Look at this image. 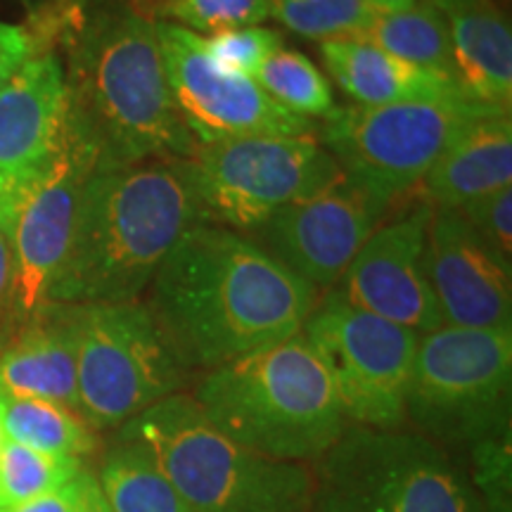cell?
I'll use <instances>...</instances> for the list:
<instances>
[{"label":"cell","instance_id":"6da1fadb","mask_svg":"<svg viewBox=\"0 0 512 512\" xmlns=\"http://www.w3.org/2000/svg\"><path fill=\"white\" fill-rule=\"evenodd\" d=\"M318 290L245 233L195 223L145 290L178 361L204 375L299 335Z\"/></svg>","mask_w":512,"mask_h":512},{"label":"cell","instance_id":"7a4b0ae2","mask_svg":"<svg viewBox=\"0 0 512 512\" xmlns=\"http://www.w3.org/2000/svg\"><path fill=\"white\" fill-rule=\"evenodd\" d=\"M155 22L124 0H64L69 126L95 171L188 162L200 145L171 95Z\"/></svg>","mask_w":512,"mask_h":512},{"label":"cell","instance_id":"3957f363","mask_svg":"<svg viewBox=\"0 0 512 512\" xmlns=\"http://www.w3.org/2000/svg\"><path fill=\"white\" fill-rule=\"evenodd\" d=\"M195 223L202 216L185 162L93 171L48 302H138L176 240Z\"/></svg>","mask_w":512,"mask_h":512},{"label":"cell","instance_id":"277c9868","mask_svg":"<svg viewBox=\"0 0 512 512\" xmlns=\"http://www.w3.org/2000/svg\"><path fill=\"white\" fill-rule=\"evenodd\" d=\"M192 399L235 444L283 463L313 465L349 427L302 332L204 373Z\"/></svg>","mask_w":512,"mask_h":512},{"label":"cell","instance_id":"5b68a950","mask_svg":"<svg viewBox=\"0 0 512 512\" xmlns=\"http://www.w3.org/2000/svg\"><path fill=\"white\" fill-rule=\"evenodd\" d=\"M114 437L145 446L195 512H311V465L235 444L188 392L155 403Z\"/></svg>","mask_w":512,"mask_h":512},{"label":"cell","instance_id":"8992f818","mask_svg":"<svg viewBox=\"0 0 512 512\" xmlns=\"http://www.w3.org/2000/svg\"><path fill=\"white\" fill-rule=\"evenodd\" d=\"M465 460L415 430L347 432L311 465V512H482Z\"/></svg>","mask_w":512,"mask_h":512},{"label":"cell","instance_id":"52a82bcc","mask_svg":"<svg viewBox=\"0 0 512 512\" xmlns=\"http://www.w3.org/2000/svg\"><path fill=\"white\" fill-rule=\"evenodd\" d=\"M512 332L441 325L420 335L406 392V425L467 458L510 441Z\"/></svg>","mask_w":512,"mask_h":512},{"label":"cell","instance_id":"ba28073f","mask_svg":"<svg viewBox=\"0 0 512 512\" xmlns=\"http://www.w3.org/2000/svg\"><path fill=\"white\" fill-rule=\"evenodd\" d=\"M484 112L489 107L467 95L382 107H335L316 128V138L351 185L392 211L403 197L422 190V181L446 147Z\"/></svg>","mask_w":512,"mask_h":512},{"label":"cell","instance_id":"9c48e42d","mask_svg":"<svg viewBox=\"0 0 512 512\" xmlns=\"http://www.w3.org/2000/svg\"><path fill=\"white\" fill-rule=\"evenodd\" d=\"M79 413L95 432H117L155 403L185 392L188 368L143 299L74 304Z\"/></svg>","mask_w":512,"mask_h":512},{"label":"cell","instance_id":"30bf717a","mask_svg":"<svg viewBox=\"0 0 512 512\" xmlns=\"http://www.w3.org/2000/svg\"><path fill=\"white\" fill-rule=\"evenodd\" d=\"M185 174L202 223L252 233L268 216L344 181L316 136L200 143Z\"/></svg>","mask_w":512,"mask_h":512},{"label":"cell","instance_id":"8fae6325","mask_svg":"<svg viewBox=\"0 0 512 512\" xmlns=\"http://www.w3.org/2000/svg\"><path fill=\"white\" fill-rule=\"evenodd\" d=\"M302 335L328 370L349 425L406 427V392L420 335L349 304L335 287L318 294Z\"/></svg>","mask_w":512,"mask_h":512},{"label":"cell","instance_id":"7c38bea8","mask_svg":"<svg viewBox=\"0 0 512 512\" xmlns=\"http://www.w3.org/2000/svg\"><path fill=\"white\" fill-rule=\"evenodd\" d=\"M93 171L91 147L76 136L67 117V138L60 155L46 174L22 192L5 221L12 283L3 339L48 304L50 287L72 242L81 190Z\"/></svg>","mask_w":512,"mask_h":512},{"label":"cell","instance_id":"4fadbf2b","mask_svg":"<svg viewBox=\"0 0 512 512\" xmlns=\"http://www.w3.org/2000/svg\"><path fill=\"white\" fill-rule=\"evenodd\" d=\"M166 79L197 143L261 136H316V121L287 112L247 76L226 72L204 46V36L174 22H155Z\"/></svg>","mask_w":512,"mask_h":512},{"label":"cell","instance_id":"5bb4252c","mask_svg":"<svg viewBox=\"0 0 512 512\" xmlns=\"http://www.w3.org/2000/svg\"><path fill=\"white\" fill-rule=\"evenodd\" d=\"M434 204L422 195L401 204L399 214L384 219L358 249L335 290L358 309L413 330H439L437 299L427 280V230Z\"/></svg>","mask_w":512,"mask_h":512},{"label":"cell","instance_id":"9a60e30c","mask_svg":"<svg viewBox=\"0 0 512 512\" xmlns=\"http://www.w3.org/2000/svg\"><path fill=\"white\" fill-rule=\"evenodd\" d=\"M387 216L389 209L344 178L316 197L275 211L249 233V240L320 292L342 280L358 249Z\"/></svg>","mask_w":512,"mask_h":512},{"label":"cell","instance_id":"2e32d148","mask_svg":"<svg viewBox=\"0 0 512 512\" xmlns=\"http://www.w3.org/2000/svg\"><path fill=\"white\" fill-rule=\"evenodd\" d=\"M69 93L57 53L38 55L0 88V228L22 192L60 155Z\"/></svg>","mask_w":512,"mask_h":512},{"label":"cell","instance_id":"e0dca14e","mask_svg":"<svg viewBox=\"0 0 512 512\" xmlns=\"http://www.w3.org/2000/svg\"><path fill=\"white\" fill-rule=\"evenodd\" d=\"M425 261L444 325L512 332V271L484 247L458 209L434 207Z\"/></svg>","mask_w":512,"mask_h":512},{"label":"cell","instance_id":"ac0fdd59","mask_svg":"<svg viewBox=\"0 0 512 512\" xmlns=\"http://www.w3.org/2000/svg\"><path fill=\"white\" fill-rule=\"evenodd\" d=\"M0 394L79 413L74 304L48 302L0 344Z\"/></svg>","mask_w":512,"mask_h":512},{"label":"cell","instance_id":"d6986e66","mask_svg":"<svg viewBox=\"0 0 512 512\" xmlns=\"http://www.w3.org/2000/svg\"><path fill=\"white\" fill-rule=\"evenodd\" d=\"M446 15L456 81L467 98L512 112V34L494 0H434Z\"/></svg>","mask_w":512,"mask_h":512},{"label":"cell","instance_id":"ffe728a7","mask_svg":"<svg viewBox=\"0 0 512 512\" xmlns=\"http://www.w3.org/2000/svg\"><path fill=\"white\" fill-rule=\"evenodd\" d=\"M512 185L510 112L489 110L470 121L422 181L434 207L460 209L477 197Z\"/></svg>","mask_w":512,"mask_h":512},{"label":"cell","instance_id":"44dd1931","mask_svg":"<svg viewBox=\"0 0 512 512\" xmlns=\"http://www.w3.org/2000/svg\"><path fill=\"white\" fill-rule=\"evenodd\" d=\"M320 57L337 86L361 107L465 95L451 76L415 67L411 62L384 53L373 43L356 41V38L323 41Z\"/></svg>","mask_w":512,"mask_h":512},{"label":"cell","instance_id":"7402d4cb","mask_svg":"<svg viewBox=\"0 0 512 512\" xmlns=\"http://www.w3.org/2000/svg\"><path fill=\"white\" fill-rule=\"evenodd\" d=\"M356 41L373 43L403 62L456 81L448 22L434 0H418L411 8L401 10H375L366 31Z\"/></svg>","mask_w":512,"mask_h":512},{"label":"cell","instance_id":"603a6c76","mask_svg":"<svg viewBox=\"0 0 512 512\" xmlns=\"http://www.w3.org/2000/svg\"><path fill=\"white\" fill-rule=\"evenodd\" d=\"M95 477L112 512H195L138 441L114 437Z\"/></svg>","mask_w":512,"mask_h":512},{"label":"cell","instance_id":"cb8c5ba5","mask_svg":"<svg viewBox=\"0 0 512 512\" xmlns=\"http://www.w3.org/2000/svg\"><path fill=\"white\" fill-rule=\"evenodd\" d=\"M0 439L64 458H88L98 451V432L81 413L53 401L0 394Z\"/></svg>","mask_w":512,"mask_h":512},{"label":"cell","instance_id":"d4e9b609","mask_svg":"<svg viewBox=\"0 0 512 512\" xmlns=\"http://www.w3.org/2000/svg\"><path fill=\"white\" fill-rule=\"evenodd\" d=\"M254 81L268 98L304 119H328L335 112L332 86L325 74L299 50L280 48L261 64Z\"/></svg>","mask_w":512,"mask_h":512},{"label":"cell","instance_id":"484cf974","mask_svg":"<svg viewBox=\"0 0 512 512\" xmlns=\"http://www.w3.org/2000/svg\"><path fill=\"white\" fill-rule=\"evenodd\" d=\"M83 460L41 453L36 448L0 439V508H10L48 494L79 477Z\"/></svg>","mask_w":512,"mask_h":512},{"label":"cell","instance_id":"4316f807","mask_svg":"<svg viewBox=\"0 0 512 512\" xmlns=\"http://www.w3.org/2000/svg\"><path fill=\"white\" fill-rule=\"evenodd\" d=\"M375 15L368 0H271V17L304 38H361Z\"/></svg>","mask_w":512,"mask_h":512},{"label":"cell","instance_id":"83f0119b","mask_svg":"<svg viewBox=\"0 0 512 512\" xmlns=\"http://www.w3.org/2000/svg\"><path fill=\"white\" fill-rule=\"evenodd\" d=\"M164 17L200 34L256 27L271 17V0H171Z\"/></svg>","mask_w":512,"mask_h":512},{"label":"cell","instance_id":"f1b7e54d","mask_svg":"<svg viewBox=\"0 0 512 512\" xmlns=\"http://www.w3.org/2000/svg\"><path fill=\"white\" fill-rule=\"evenodd\" d=\"M204 46L219 67L226 72L254 79L259 67L273 53L283 48V36L268 27H242L228 29L204 38Z\"/></svg>","mask_w":512,"mask_h":512},{"label":"cell","instance_id":"f546056e","mask_svg":"<svg viewBox=\"0 0 512 512\" xmlns=\"http://www.w3.org/2000/svg\"><path fill=\"white\" fill-rule=\"evenodd\" d=\"M458 211L484 247L512 271V185L477 197Z\"/></svg>","mask_w":512,"mask_h":512},{"label":"cell","instance_id":"4dcf8cb0","mask_svg":"<svg viewBox=\"0 0 512 512\" xmlns=\"http://www.w3.org/2000/svg\"><path fill=\"white\" fill-rule=\"evenodd\" d=\"M95 486H98V477L91 470H83L79 477H74L60 489L19 505H10V508H0V512H81Z\"/></svg>","mask_w":512,"mask_h":512},{"label":"cell","instance_id":"1f68e13d","mask_svg":"<svg viewBox=\"0 0 512 512\" xmlns=\"http://www.w3.org/2000/svg\"><path fill=\"white\" fill-rule=\"evenodd\" d=\"M38 55L46 53H43L41 43L29 29V24L0 22V88Z\"/></svg>","mask_w":512,"mask_h":512},{"label":"cell","instance_id":"d6a6232c","mask_svg":"<svg viewBox=\"0 0 512 512\" xmlns=\"http://www.w3.org/2000/svg\"><path fill=\"white\" fill-rule=\"evenodd\" d=\"M12 283V254L5 230L0 228V344L5 335V320H8V299Z\"/></svg>","mask_w":512,"mask_h":512},{"label":"cell","instance_id":"836d02e7","mask_svg":"<svg viewBox=\"0 0 512 512\" xmlns=\"http://www.w3.org/2000/svg\"><path fill=\"white\" fill-rule=\"evenodd\" d=\"M124 3L133 12H138V15H143L147 19H155V15H162L164 8L171 3V0H124Z\"/></svg>","mask_w":512,"mask_h":512},{"label":"cell","instance_id":"e575fe53","mask_svg":"<svg viewBox=\"0 0 512 512\" xmlns=\"http://www.w3.org/2000/svg\"><path fill=\"white\" fill-rule=\"evenodd\" d=\"M81 512H112L110 505H107V501H105V496H102L100 484L91 491V496H88V501L81 508Z\"/></svg>","mask_w":512,"mask_h":512},{"label":"cell","instance_id":"d590c367","mask_svg":"<svg viewBox=\"0 0 512 512\" xmlns=\"http://www.w3.org/2000/svg\"><path fill=\"white\" fill-rule=\"evenodd\" d=\"M375 10H401V8H411L413 3L418 0H368Z\"/></svg>","mask_w":512,"mask_h":512},{"label":"cell","instance_id":"8d00e7d4","mask_svg":"<svg viewBox=\"0 0 512 512\" xmlns=\"http://www.w3.org/2000/svg\"><path fill=\"white\" fill-rule=\"evenodd\" d=\"M24 5H27L29 10H36V8H41V5H46V3H50V0H22Z\"/></svg>","mask_w":512,"mask_h":512},{"label":"cell","instance_id":"74e56055","mask_svg":"<svg viewBox=\"0 0 512 512\" xmlns=\"http://www.w3.org/2000/svg\"><path fill=\"white\" fill-rule=\"evenodd\" d=\"M482 512H510V508H494V505H484Z\"/></svg>","mask_w":512,"mask_h":512}]
</instances>
